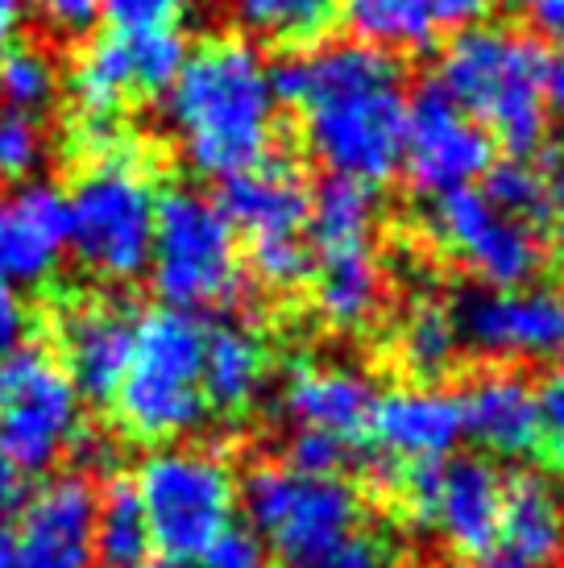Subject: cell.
Segmentation results:
<instances>
[{"mask_svg":"<svg viewBox=\"0 0 564 568\" xmlns=\"http://www.w3.org/2000/svg\"><path fill=\"white\" fill-rule=\"evenodd\" d=\"M195 0H100V21L112 38L150 42V38H188Z\"/></svg>","mask_w":564,"mask_h":568,"instance_id":"31","label":"cell"},{"mask_svg":"<svg viewBox=\"0 0 564 568\" xmlns=\"http://www.w3.org/2000/svg\"><path fill=\"white\" fill-rule=\"evenodd\" d=\"M200 568H270V548L262 544V536L253 531L250 523H229L212 544H208L200 560Z\"/></svg>","mask_w":564,"mask_h":568,"instance_id":"36","label":"cell"},{"mask_svg":"<svg viewBox=\"0 0 564 568\" xmlns=\"http://www.w3.org/2000/svg\"><path fill=\"white\" fill-rule=\"evenodd\" d=\"M423 229L440 250L470 266L494 291H518L535 283V274L544 270L540 229L498 212L477 187L436 195L423 216Z\"/></svg>","mask_w":564,"mask_h":568,"instance_id":"10","label":"cell"},{"mask_svg":"<svg viewBox=\"0 0 564 568\" xmlns=\"http://www.w3.org/2000/svg\"><path fill=\"white\" fill-rule=\"evenodd\" d=\"M548 221H552V241H556V253L564 262V154L556 159L548 174Z\"/></svg>","mask_w":564,"mask_h":568,"instance_id":"44","label":"cell"},{"mask_svg":"<svg viewBox=\"0 0 564 568\" xmlns=\"http://www.w3.org/2000/svg\"><path fill=\"white\" fill-rule=\"evenodd\" d=\"M370 436L394 465L444 460L465 436L456 395H444L436 386H399L391 395H377Z\"/></svg>","mask_w":564,"mask_h":568,"instance_id":"20","label":"cell"},{"mask_svg":"<svg viewBox=\"0 0 564 568\" xmlns=\"http://www.w3.org/2000/svg\"><path fill=\"white\" fill-rule=\"evenodd\" d=\"M394 348H399V362L407 365L415 378H440V374H449L456 353H461L453 307H444L432 295L411 300V307L399 320V332H394Z\"/></svg>","mask_w":564,"mask_h":568,"instance_id":"27","label":"cell"},{"mask_svg":"<svg viewBox=\"0 0 564 568\" xmlns=\"http://www.w3.org/2000/svg\"><path fill=\"white\" fill-rule=\"evenodd\" d=\"M561 303V345H564V300H556Z\"/></svg>","mask_w":564,"mask_h":568,"instance_id":"48","label":"cell"},{"mask_svg":"<svg viewBox=\"0 0 564 568\" xmlns=\"http://www.w3.org/2000/svg\"><path fill=\"white\" fill-rule=\"evenodd\" d=\"M13 523H0V568H95V489L67 474L21 498Z\"/></svg>","mask_w":564,"mask_h":568,"instance_id":"12","label":"cell"},{"mask_svg":"<svg viewBox=\"0 0 564 568\" xmlns=\"http://www.w3.org/2000/svg\"><path fill=\"white\" fill-rule=\"evenodd\" d=\"M236 506L286 568H324L353 531H361V498L341 477H303L291 465H258Z\"/></svg>","mask_w":564,"mask_h":568,"instance_id":"7","label":"cell"},{"mask_svg":"<svg viewBox=\"0 0 564 568\" xmlns=\"http://www.w3.org/2000/svg\"><path fill=\"white\" fill-rule=\"evenodd\" d=\"M150 527L133 494V481H109L95 494L92 556L100 568H141L150 560Z\"/></svg>","mask_w":564,"mask_h":568,"instance_id":"26","label":"cell"},{"mask_svg":"<svg viewBox=\"0 0 564 568\" xmlns=\"http://www.w3.org/2000/svg\"><path fill=\"white\" fill-rule=\"evenodd\" d=\"M377 403L374 378L349 365L295 362L282 386V415L291 427L329 432L336 440L357 444L370 432V415Z\"/></svg>","mask_w":564,"mask_h":568,"instance_id":"21","label":"cell"},{"mask_svg":"<svg viewBox=\"0 0 564 568\" xmlns=\"http://www.w3.org/2000/svg\"><path fill=\"white\" fill-rule=\"evenodd\" d=\"M167 121L183 159L200 174L229 179L270 159L279 133V92L266 54L250 38H208L167 88Z\"/></svg>","mask_w":564,"mask_h":568,"instance_id":"2","label":"cell"},{"mask_svg":"<svg viewBox=\"0 0 564 568\" xmlns=\"http://www.w3.org/2000/svg\"><path fill=\"white\" fill-rule=\"evenodd\" d=\"M250 270L266 291H299V286L312 278L315 253H312V245H308V237L253 241Z\"/></svg>","mask_w":564,"mask_h":568,"instance_id":"33","label":"cell"},{"mask_svg":"<svg viewBox=\"0 0 564 568\" xmlns=\"http://www.w3.org/2000/svg\"><path fill=\"white\" fill-rule=\"evenodd\" d=\"M324 568H391V552L374 531H353V536L332 552V560Z\"/></svg>","mask_w":564,"mask_h":568,"instance_id":"39","label":"cell"},{"mask_svg":"<svg viewBox=\"0 0 564 568\" xmlns=\"http://www.w3.org/2000/svg\"><path fill=\"white\" fill-rule=\"evenodd\" d=\"M353 444L336 440L329 432H312V427H295L286 440V460L295 474L303 477H341V469L349 465Z\"/></svg>","mask_w":564,"mask_h":568,"instance_id":"35","label":"cell"},{"mask_svg":"<svg viewBox=\"0 0 564 568\" xmlns=\"http://www.w3.org/2000/svg\"><path fill=\"white\" fill-rule=\"evenodd\" d=\"M59 95V71L38 47L0 50V109L42 116Z\"/></svg>","mask_w":564,"mask_h":568,"instance_id":"30","label":"cell"},{"mask_svg":"<svg viewBox=\"0 0 564 568\" xmlns=\"http://www.w3.org/2000/svg\"><path fill=\"white\" fill-rule=\"evenodd\" d=\"M145 274L162 307L191 312V316L208 307H224L241 295L236 229L212 195L195 187L158 191Z\"/></svg>","mask_w":564,"mask_h":568,"instance_id":"6","label":"cell"},{"mask_svg":"<svg viewBox=\"0 0 564 568\" xmlns=\"http://www.w3.org/2000/svg\"><path fill=\"white\" fill-rule=\"evenodd\" d=\"M21 13H26V4H21V0H0V50L13 47L17 26H21Z\"/></svg>","mask_w":564,"mask_h":568,"instance_id":"46","label":"cell"},{"mask_svg":"<svg viewBox=\"0 0 564 568\" xmlns=\"http://www.w3.org/2000/svg\"><path fill=\"white\" fill-rule=\"evenodd\" d=\"M564 498L544 474H515L502 494V519L490 548L470 568H561Z\"/></svg>","mask_w":564,"mask_h":568,"instance_id":"16","label":"cell"},{"mask_svg":"<svg viewBox=\"0 0 564 568\" xmlns=\"http://www.w3.org/2000/svg\"><path fill=\"white\" fill-rule=\"evenodd\" d=\"M270 378V353L262 332L241 320L204 328V403L220 415H245Z\"/></svg>","mask_w":564,"mask_h":568,"instance_id":"23","label":"cell"},{"mask_svg":"<svg viewBox=\"0 0 564 568\" xmlns=\"http://www.w3.org/2000/svg\"><path fill=\"white\" fill-rule=\"evenodd\" d=\"M138 316L112 300H75L59 316V365L92 403H112L125 374Z\"/></svg>","mask_w":564,"mask_h":568,"instance_id":"15","label":"cell"},{"mask_svg":"<svg viewBox=\"0 0 564 568\" xmlns=\"http://www.w3.org/2000/svg\"><path fill=\"white\" fill-rule=\"evenodd\" d=\"M482 195L515 221H548V174H540V166L527 159L490 162V171L482 174Z\"/></svg>","mask_w":564,"mask_h":568,"instance_id":"32","label":"cell"},{"mask_svg":"<svg viewBox=\"0 0 564 568\" xmlns=\"http://www.w3.org/2000/svg\"><path fill=\"white\" fill-rule=\"evenodd\" d=\"M83 436V395L59 357L21 345L0 357V444L21 474H47Z\"/></svg>","mask_w":564,"mask_h":568,"instance_id":"9","label":"cell"},{"mask_svg":"<svg viewBox=\"0 0 564 568\" xmlns=\"http://www.w3.org/2000/svg\"><path fill=\"white\" fill-rule=\"evenodd\" d=\"M274 92L299 112V138L329 174L382 187L399 174L407 88L391 54L361 42H324L274 71Z\"/></svg>","mask_w":564,"mask_h":568,"instance_id":"1","label":"cell"},{"mask_svg":"<svg viewBox=\"0 0 564 568\" xmlns=\"http://www.w3.org/2000/svg\"><path fill=\"white\" fill-rule=\"evenodd\" d=\"M133 494L162 560L191 565L233 523L236 477L212 448L158 444L138 465Z\"/></svg>","mask_w":564,"mask_h":568,"instance_id":"8","label":"cell"},{"mask_svg":"<svg viewBox=\"0 0 564 568\" xmlns=\"http://www.w3.org/2000/svg\"><path fill=\"white\" fill-rule=\"evenodd\" d=\"M47 162V133L38 116L0 109V183H30Z\"/></svg>","mask_w":564,"mask_h":568,"instance_id":"34","label":"cell"},{"mask_svg":"<svg viewBox=\"0 0 564 568\" xmlns=\"http://www.w3.org/2000/svg\"><path fill=\"white\" fill-rule=\"evenodd\" d=\"M494 162V142L486 129L470 121L453 104V95L440 83L420 88L415 100H407V133H403V162L411 191L427 200L449 191L473 187Z\"/></svg>","mask_w":564,"mask_h":568,"instance_id":"11","label":"cell"},{"mask_svg":"<svg viewBox=\"0 0 564 568\" xmlns=\"http://www.w3.org/2000/svg\"><path fill=\"white\" fill-rule=\"evenodd\" d=\"M38 21L54 38H88L100 26V0H33Z\"/></svg>","mask_w":564,"mask_h":568,"instance_id":"37","label":"cell"},{"mask_svg":"<svg viewBox=\"0 0 564 568\" xmlns=\"http://www.w3.org/2000/svg\"><path fill=\"white\" fill-rule=\"evenodd\" d=\"M253 33L282 42H320L336 26V0H224Z\"/></svg>","mask_w":564,"mask_h":568,"instance_id":"29","label":"cell"},{"mask_svg":"<svg viewBox=\"0 0 564 568\" xmlns=\"http://www.w3.org/2000/svg\"><path fill=\"white\" fill-rule=\"evenodd\" d=\"M511 4L540 38H552L564 47V0H511Z\"/></svg>","mask_w":564,"mask_h":568,"instance_id":"41","label":"cell"},{"mask_svg":"<svg viewBox=\"0 0 564 568\" xmlns=\"http://www.w3.org/2000/svg\"><path fill=\"white\" fill-rule=\"evenodd\" d=\"M26 498V474L17 469V460L9 457V448L0 444V523L13 515Z\"/></svg>","mask_w":564,"mask_h":568,"instance_id":"43","label":"cell"},{"mask_svg":"<svg viewBox=\"0 0 564 568\" xmlns=\"http://www.w3.org/2000/svg\"><path fill=\"white\" fill-rule=\"evenodd\" d=\"M461 345L490 362H535L561 348V303L544 291H470L453 307Z\"/></svg>","mask_w":564,"mask_h":568,"instance_id":"13","label":"cell"},{"mask_svg":"<svg viewBox=\"0 0 564 568\" xmlns=\"http://www.w3.org/2000/svg\"><path fill=\"white\" fill-rule=\"evenodd\" d=\"M71 95L83 109V116H117L129 95H145L133 47L121 42V38H112V33L95 38L92 47L75 59Z\"/></svg>","mask_w":564,"mask_h":568,"instance_id":"25","label":"cell"},{"mask_svg":"<svg viewBox=\"0 0 564 568\" xmlns=\"http://www.w3.org/2000/svg\"><path fill=\"white\" fill-rule=\"evenodd\" d=\"M427 4H432L436 26L465 30V26H477V21L490 13V4H494V0H427Z\"/></svg>","mask_w":564,"mask_h":568,"instance_id":"42","label":"cell"},{"mask_svg":"<svg viewBox=\"0 0 564 568\" xmlns=\"http://www.w3.org/2000/svg\"><path fill=\"white\" fill-rule=\"evenodd\" d=\"M71 250L67 191L42 179L0 191V283L13 291L50 283Z\"/></svg>","mask_w":564,"mask_h":568,"instance_id":"14","label":"cell"},{"mask_svg":"<svg viewBox=\"0 0 564 568\" xmlns=\"http://www.w3.org/2000/svg\"><path fill=\"white\" fill-rule=\"evenodd\" d=\"M220 212L229 216L236 233L253 241L274 237H303L312 191L303 183L299 166L282 159H262L245 171L220 179Z\"/></svg>","mask_w":564,"mask_h":568,"instance_id":"19","label":"cell"},{"mask_svg":"<svg viewBox=\"0 0 564 568\" xmlns=\"http://www.w3.org/2000/svg\"><path fill=\"white\" fill-rule=\"evenodd\" d=\"M535 407H540V444H548L552 460L564 469V365H556L535 386Z\"/></svg>","mask_w":564,"mask_h":568,"instance_id":"38","label":"cell"},{"mask_svg":"<svg viewBox=\"0 0 564 568\" xmlns=\"http://www.w3.org/2000/svg\"><path fill=\"white\" fill-rule=\"evenodd\" d=\"M315 316L332 332L370 328L386 303V274L370 241L324 245L315 257Z\"/></svg>","mask_w":564,"mask_h":568,"instance_id":"22","label":"cell"},{"mask_svg":"<svg viewBox=\"0 0 564 568\" xmlns=\"http://www.w3.org/2000/svg\"><path fill=\"white\" fill-rule=\"evenodd\" d=\"M26 332H30V307L21 300V291L0 283V357L26 345Z\"/></svg>","mask_w":564,"mask_h":568,"instance_id":"40","label":"cell"},{"mask_svg":"<svg viewBox=\"0 0 564 568\" xmlns=\"http://www.w3.org/2000/svg\"><path fill=\"white\" fill-rule=\"evenodd\" d=\"M436 83L511 159H532L548 138V54L532 33L465 26L440 54Z\"/></svg>","mask_w":564,"mask_h":568,"instance_id":"3","label":"cell"},{"mask_svg":"<svg viewBox=\"0 0 564 568\" xmlns=\"http://www.w3.org/2000/svg\"><path fill=\"white\" fill-rule=\"evenodd\" d=\"M158 191L138 154L92 159L67 191L71 253L92 278L112 286L138 283L150 266Z\"/></svg>","mask_w":564,"mask_h":568,"instance_id":"5","label":"cell"},{"mask_svg":"<svg viewBox=\"0 0 564 568\" xmlns=\"http://www.w3.org/2000/svg\"><path fill=\"white\" fill-rule=\"evenodd\" d=\"M336 21L353 42L382 54L427 50L440 30L427 0H336Z\"/></svg>","mask_w":564,"mask_h":568,"instance_id":"24","label":"cell"},{"mask_svg":"<svg viewBox=\"0 0 564 568\" xmlns=\"http://www.w3.org/2000/svg\"><path fill=\"white\" fill-rule=\"evenodd\" d=\"M374 221H377V200L370 183H357V179H345V174H329L312 191L308 229H312L315 250L345 245V241H370Z\"/></svg>","mask_w":564,"mask_h":568,"instance_id":"28","label":"cell"},{"mask_svg":"<svg viewBox=\"0 0 564 568\" xmlns=\"http://www.w3.org/2000/svg\"><path fill=\"white\" fill-rule=\"evenodd\" d=\"M548 112L564 116V47L556 59H548Z\"/></svg>","mask_w":564,"mask_h":568,"instance_id":"45","label":"cell"},{"mask_svg":"<svg viewBox=\"0 0 564 568\" xmlns=\"http://www.w3.org/2000/svg\"><path fill=\"white\" fill-rule=\"evenodd\" d=\"M456 407H461V432L494 457L518 460L540 448L535 386L511 365H490L482 374H473L461 386Z\"/></svg>","mask_w":564,"mask_h":568,"instance_id":"17","label":"cell"},{"mask_svg":"<svg viewBox=\"0 0 564 568\" xmlns=\"http://www.w3.org/2000/svg\"><path fill=\"white\" fill-rule=\"evenodd\" d=\"M112 407L133 440L179 444L191 436L208 419L204 324L174 307L138 316L125 374L112 390Z\"/></svg>","mask_w":564,"mask_h":568,"instance_id":"4","label":"cell"},{"mask_svg":"<svg viewBox=\"0 0 564 568\" xmlns=\"http://www.w3.org/2000/svg\"><path fill=\"white\" fill-rule=\"evenodd\" d=\"M506 477L486 457H456L440 465V486L432 498L427 527L456 560H477L490 548L502 519Z\"/></svg>","mask_w":564,"mask_h":568,"instance_id":"18","label":"cell"},{"mask_svg":"<svg viewBox=\"0 0 564 568\" xmlns=\"http://www.w3.org/2000/svg\"><path fill=\"white\" fill-rule=\"evenodd\" d=\"M141 568H191V565H179V560H145Z\"/></svg>","mask_w":564,"mask_h":568,"instance_id":"47","label":"cell"}]
</instances>
